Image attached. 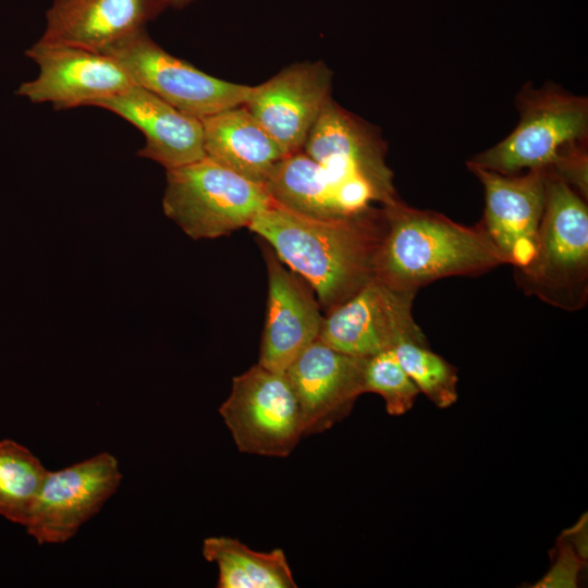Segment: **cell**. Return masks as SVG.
<instances>
[{"label":"cell","instance_id":"13","mask_svg":"<svg viewBox=\"0 0 588 588\" xmlns=\"http://www.w3.org/2000/svg\"><path fill=\"white\" fill-rule=\"evenodd\" d=\"M365 359L339 352L318 338L286 368L304 437L324 432L350 415L364 394Z\"/></svg>","mask_w":588,"mask_h":588},{"label":"cell","instance_id":"21","mask_svg":"<svg viewBox=\"0 0 588 588\" xmlns=\"http://www.w3.org/2000/svg\"><path fill=\"white\" fill-rule=\"evenodd\" d=\"M48 470L24 445L0 441V516L21 525L29 520Z\"/></svg>","mask_w":588,"mask_h":588},{"label":"cell","instance_id":"19","mask_svg":"<svg viewBox=\"0 0 588 588\" xmlns=\"http://www.w3.org/2000/svg\"><path fill=\"white\" fill-rule=\"evenodd\" d=\"M205 156L236 174L266 186L286 156L244 106L201 119Z\"/></svg>","mask_w":588,"mask_h":588},{"label":"cell","instance_id":"1","mask_svg":"<svg viewBox=\"0 0 588 588\" xmlns=\"http://www.w3.org/2000/svg\"><path fill=\"white\" fill-rule=\"evenodd\" d=\"M248 229L314 290L328 311L373 278L375 257L385 229L383 207L321 219L273 200Z\"/></svg>","mask_w":588,"mask_h":588},{"label":"cell","instance_id":"24","mask_svg":"<svg viewBox=\"0 0 588 588\" xmlns=\"http://www.w3.org/2000/svg\"><path fill=\"white\" fill-rule=\"evenodd\" d=\"M583 559L571 542L563 536L556 542V555L549 572L538 580L535 588H574L580 571L584 568Z\"/></svg>","mask_w":588,"mask_h":588},{"label":"cell","instance_id":"11","mask_svg":"<svg viewBox=\"0 0 588 588\" xmlns=\"http://www.w3.org/2000/svg\"><path fill=\"white\" fill-rule=\"evenodd\" d=\"M25 54L39 71L16 94L35 103L49 102L54 110L91 106L134 85L122 65L101 52L37 41Z\"/></svg>","mask_w":588,"mask_h":588},{"label":"cell","instance_id":"5","mask_svg":"<svg viewBox=\"0 0 588 588\" xmlns=\"http://www.w3.org/2000/svg\"><path fill=\"white\" fill-rule=\"evenodd\" d=\"M516 103L520 119L515 130L469 163L514 175L522 170L549 169L568 148L587 142L586 98L547 85L522 90Z\"/></svg>","mask_w":588,"mask_h":588},{"label":"cell","instance_id":"7","mask_svg":"<svg viewBox=\"0 0 588 588\" xmlns=\"http://www.w3.org/2000/svg\"><path fill=\"white\" fill-rule=\"evenodd\" d=\"M128 73L134 84L192 117L204 119L244 105L252 86L200 71L159 46L139 29L101 51Z\"/></svg>","mask_w":588,"mask_h":588},{"label":"cell","instance_id":"20","mask_svg":"<svg viewBox=\"0 0 588 588\" xmlns=\"http://www.w3.org/2000/svg\"><path fill=\"white\" fill-rule=\"evenodd\" d=\"M203 555L218 565V588H295L297 587L284 551L250 549L238 539L208 537Z\"/></svg>","mask_w":588,"mask_h":588},{"label":"cell","instance_id":"25","mask_svg":"<svg viewBox=\"0 0 588 588\" xmlns=\"http://www.w3.org/2000/svg\"><path fill=\"white\" fill-rule=\"evenodd\" d=\"M195 1L197 0H170V8L180 10L194 3Z\"/></svg>","mask_w":588,"mask_h":588},{"label":"cell","instance_id":"14","mask_svg":"<svg viewBox=\"0 0 588 588\" xmlns=\"http://www.w3.org/2000/svg\"><path fill=\"white\" fill-rule=\"evenodd\" d=\"M485 189L483 230L514 268L531 259L546 205V170L504 175L467 162Z\"/></svg>","mask_w":588,"mask_h":588},{"label":"cell","instance_id":"3","mask_svg":"<svg viewBox=\"0 0 588 588\" xmlns=\"http://www.w3.org/2000/svg\"><path fill=\"white\" fill-rule=\"evenodd\" d=\"M546 170V205L536 248L527 265L515 268L528 295L566 311L588 302V207L566 182Z\"/></svg>","mask_w":588,"mask_h":588},{"label":"cell","instance_id":"17","mask_svg":"<svg viewBox=\"0 0 588 588\" xmlns=\"http://www.w3.org/2000/svg\"><path fill=\"white\" fill-rule=\"evenodd\" d=\"M168 8L170 0H52L38 41L101 52Z\"/></svg>","mask_w":588,"mask_h":588},{"label":"cell","instance_id":"9","mask_svg":"<svg viewBox=\"0 0 588 588\" xmlns=\"http://www.w3.org/2000/svg\"><path fill=\"white\" fill-rule=\"evenodd\" d=\"M303 151L342 182L369 191L380 206L400 199L380 134L332 98L310 130Z\"/></svg>","mask_w":588,"mask_h":588},{"label":"cell","instance_id":"10","mask_svg":"<svg viewBox=\"0 0 588 588\" xmlns=\"http://www.w3.org/2000/svg\"><path fill=\"white\" fill-rule=\"evenodd\" d=\"M122 480L118 460L103 452L57 471L48 470L25 525L39 544L61 543L96 515Z\"/></svg>","mask_w":588,"mask_h":588},{"label":"cell","instance_id":"12","mask_svg":"<svg viewBox=\"0 0 588 588\" xmlns=\"http://www.w3.org/2000/svg\"><path fill=\"white\" fill-rule=\"evenodd\" d=\"M332 72L322 61L283 68L252 86L244 106L287 156L303 150L307 136L332 98Z\"/></svg>","mask_w":588,"mask_h":588},{"label":"cell","instance_id":"16","mask_svg":"<svg viewBox=\"0 0 588 588\" xmlns=\"http://www.w3.org/2000/svg\"><path fill=\"white\" fill-rule=\"evenodd\" d=\"M137 127L145 145L137 152L166 170L198 161L205 157L200 119L186 114L156 94L136 84L128 89L95 101Z\"/></svg>","mask_w":588,"mask_h":588},{"label":"cell","instance_id":"2","mask_svg":"<svg viewBox=\"0 0 588 588\" xmlns=\"http://www.w3.org/2000/svg\"><path fill=\"white\" fill-rule=\"evenodd\" d=\"M382 207L385 229L373 278L393 289L417 293L440 279L479 275L506 264L480 223L463 225L401 199Z\"/></svg>","mask_w":588,"mask_h":588},{"label":"cell","instance_id":"15","mask_svg":"<svg viewBox=\"0 0 588 588\" xmlns=\"http://www.w3.org/2000/svg\"><path fill=\"white\" fill-rule=\"evenodd\" d=\"M267 267V313L258 364L284 372L319 338L323 315L311 286L280 260L264 242Z\"/></svg>","mask_w":588,"mask_h":588},{"label":"cell","instance_id":"4","mask_svg":"<svg viewBox=\"0 0 588 588\" xmlns=\"http://www.w3.org/2000/svg\"><path fill=\"white\" fill-rule=\"evenodd\" d=\"M272 201L265 185L208 157L167 171L164 215L194 240L217 238L250 224Z\"/></svg>","mask_w":588,"mask_h":588},{"label":"cell","instance_id":"18","mask_svg":"<svg viewBox=\"0 0 588 588\" xmlns=\"http://www.w3.org/2000/svg\"><path fill=\"white\" fill-rule=\"evenodd\" d=\"M266 188L274 203L321 219L352 216L378 205L370 192L342 182L303 150L278 163Z\"/></svg>","mask_w":588,"mask_h":588},{"label":"cell","instance_id":"23","mask_svg":"<svg viewBox=\"0 0 588 588\" xmlns=\"http://www.w3.org/2000/svg\"><path fill=\"white\" fill-rule=\"evenodd\" d=\"M364 393L380 395L391 416L409 412L420 393L399 362L393 350H385L365 359Z\"/></svg>","mask_w":588,"mask_h":588},{"label":"cell","instance_id":"6","mask_svg":"<svg viewBox=\"0 0 588 588\" xmlns=\"http://www.w3.org/2000/svg\"><path fill=\"white\" fill-rule=\"evenodd\" d=\"M219 414L242 453L286 457L304 437L299 405L287 377L258 363L232 379Z\"/></svg>","mask_w":588,"mask_h":588},{"label":"cell","instance_id":"8","mask_svg":"<svg viewBox=\"0 0 588 588\" xmlns=\"http://www.w3.org/2000/svg\"><path fill=\"white\" fill-rule=\"evenodd\" d=\"M416 294L371 278L326 311L319 339L339 352L363 358L393 350L403 341L428 344L412 313Z\"/></svg>","mask_w":588,"mask_h":588},{"label":"cell","instance_id":"22","mask_svg":"<svg viewBox=\"0 0 588 588\" xmlns=\"http://www.w3.org/2000/svg\"><path fill=\"white\" fill-rule=\"evenodd\" d=\"M399 362L422 393L438 408H448L458 397L456 368L428 344L403 341L393 348Z\"/></svg>","mask_w":588,"mask_h":588}]
</instances>
